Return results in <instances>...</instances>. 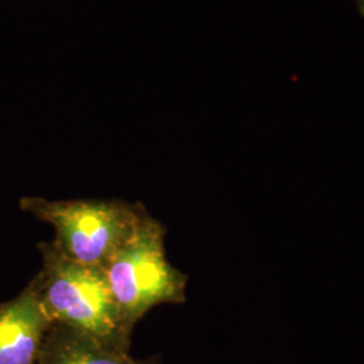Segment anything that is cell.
<instances>
[{"mask_svg": "<svg viewBox=\"0 0 364 364\" xmlns=\"http://www.w3.org/2000/svg\"><path fill=\"white\" fill-rule=\"evenodd\" d=\"M38 250L42 269L33 282L53 324L130 351L134 328L120 311L105 269L66 258L52 242H41Z\"/></svg>", "mask_w": 364, "mask_h": 364, "instance_id": "1", "label": "cell"}, {"mask_svg": "<svg viewBox=\"0 0 364 364\" xmlns=\"http://www.w3.org/2000/svg\"><path fill=\"white\" fill-rule=\"evenodd\" d=\"M19 207L52 224V243L66 258L103 269L147 212L144 204L123 200L52 201L37 196L23 197Z\"/></svg>", "mask_w": 364, "mask_h": 364, "instance_id": "2", "label": "cell"}, {"mask_svg": "<svg viewBox=\"0 0 364 364\" xmlns=\"http://www.w3.org/2000/svg\"><path fill=\"white\" fill-rule=\"evenodd\" d=\"M166 227L149 212L105 270L124 318L132 328L151 308L186 301L188 275L165 254Z\"/></svg>", "mask_w": 364, "mask_h": 364, "instance_id": "3", "label": "cell"}, {"mask_svg": "<svg viewBox=\"0 0 364 364\" xmlns=\"http://www.w3.org/2000/svg\"><path fill=\"white\" fill-rule=\"evenodd\" d=\"M52 326L31 279L15 299L0 304V364H38Z\"/></svg>", "mask_w": 364, "mask_h": 364, "instance_id": "4", "label": "cell"}, {"mask_svg": "<svg viewBox=\"0 0 364 364\" xmlns=\"http://www.w3.org/2000/svg\"><path fill=\"white\" fill-rule=\"evenodd\" d=\"M38 364H161V360L158 356L132 358L130 352L105 346L76 329L53 324Z\"/></svg>", "mask_w": 364, "mask_h": 364, "instance_id": "5", "label": "cell"}, {"mask_svg": "<svg viewBox=\"0 0 364 364\" xmlns=\"http://www.w3.org/2000/svg\"><path fill=\"white\" fill-rule=\"evenodd\" d=\"M356 1V4H358V10H359V14L364 16V0H355Z\"/></svg>", "mask_w": 364, "mask_h": 364, "instance_id": "6", "label": "cell"}]
</instances>
